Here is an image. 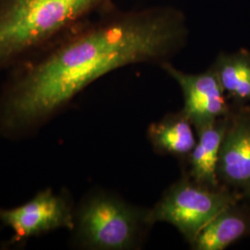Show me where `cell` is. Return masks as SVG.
<instances>
[{
  "label": "cell",
  "mask_w": 250,
  "mask_h": 250,
  "mask_svg": "<svg viewBox=\"0 0 250 250\" xmlns=\"http://www.w3.org/2000/svg\"><path fill=\"white\" fill-rule=\"evenodd\" d=\"M218 176L231 186L250 191V111L241 112L231 124L228 122Z\"/></svg>",
  "instance_id": "52a82bcc"
},
{
  "label": "cell",
  "mask_w": 250,
  "mask_h": 250,
  "mask_svg": "<svg viewBox=\"0 0 250 250\" xmlns=\"http://www.w3.org/2000/svg\"><path fill=\"white\" fill-rule=\"evenodd\" d=\"M189 35L185 13L156 6L121 10L111 2L33 53L6 94L2 121L11 129L34 125L100 77L131 64L167 62Z\"/></svg>",
  "instance_id": "6da1fadb"
},
{
  "label": "cell",
  "mask_w": 250,
  "mask_h": 250,
  "mask_svg": "<svg viewBox=\"0 0 250 250\" xmlns=\"http://www.w3.org/2000/svg\"><path fill=\"white\" fill-rule=\"evenodd\" d=\"M108 3L110 0H0V71Z\"/></svg>",
  "instance_id": "7a4b0ae2"
},
{
  "label": "cell",
  "mask_w": 250,
  "mask_h": 250,
  "mask_svg": "<svg viewBox=\"0 0 250 250\" xmlns=\"http://www.w3.org/2000/svg\"><path fill=\"white\" fill-rule=\"evenodd\" d=\"M0 221L22 240L60 228L72 229L74 222L66 199L47 189L40 192L24 205L0 209Z\"/></svg>",
  "instance_id": "8992f818"
},
{
  "label": "cell",
  "mask_w": 250,
  "mask_h": 250,
  "mask_svg": "<svg viewBox=\"0 0 250 250\" xmlns=\"http://www.w3.org/2000/svg\"><path fill=\"white\" fill-rule=\"evenodd\" d=\"M227 125L224 117L197 128L198 138L190 153V174L197 184L217 188L219 156Z\"/></svg>",
  "instance_id": "ba28073f"
},
{
  "label": "cell",
  "mask_w": 250,
  "mask_h": 250,
  "mask_svg": "<svg viewBox=\"0 0 250 250\" xmlns=\"http://www.w3.org/2000/svg\"><path fill=\"white\" fill-rule=\"evenodd\" d=\"M233 207L217 215L199 232L191 243L194 250H225L250 232V221Z\"/></svg>",
  "instance_id": "9c48e42d"
},
{
  "label": "cell",
  "mask_w": 250,
  "mask_h": 250,
  "mask_svg": "<svg viewBox=\"0 0 250 250\" xmlns=\"http://www.w3.org/2000/svg\"><path fill=\"white\" fill-rule=\"evenodd\" d=\"M161 66L181 87L185 99L182 113L196 128L227 115L224 90L212 68L194 74L180 71L168 62Z\"/></svg>",
  "instance_id": "5b68a950"
},
{
  "label": "cell",
  "mask_w": 250,
  "mask_h": 250,
  "mask_svg": "<svg viewBox=\"0 0 250 250\" xmlns=\"http://www.w3.org/2000/svg\"><path fill=\"white\" fill-rule=\"evenodd\" d=\"M191 123L183 113L154 124L148 130L154 146L161 151L177 156L190 154L197 140Z\"/></svg>",
  "instance_id": "8fae6325"
},
{
  "label": "cell",
  "mask_w": 250,
  "mask_h": 250,
  "mask_svg": "<svg viewBox=\"0 0 250 250\" xmlns=\"http://www.w3.org/2000/svg\"><path fill=\"white\" fill-rule=\"evenodd\" d=\"M224 93L238 101H250V52L221 53L211 66Z\"/></svg>",
  "instance_id": "30bf717a"
},
{
  "label": "cell",
  "mask_w": 250,
  "mask_h": 250,
  "mask_svg": "<svg viewBox=\"0 0 250 250\" xmlns=\"http://www.w3.org/2000/svg\"><path fill=\"white\" fill-rule=\"evenodd\" d=\"M235 202V197L227 191L184 180L170 188L146 222L171 224L192 243L207 224Z\"/></svg>",
  "instance_id": "3957f363"
},
{
  "label": "cell",
  "mask_w": 250,
  "mask_h": 250,
  "mask_svg": "<svg viewBox=\"0 0 250 250\" xmlns=\"http://www.w3.org/2000/svg\"><path fill=\"white\" fill-rule=\"evenodd\" d=\"M78 235L90 249L120 250L134 244L139 217L132 208L107 196L92 197L77 218Z\"/></svg>",
  "instance_id": "277c9868"
}]
</instances>
